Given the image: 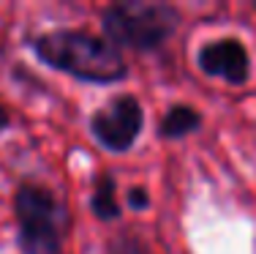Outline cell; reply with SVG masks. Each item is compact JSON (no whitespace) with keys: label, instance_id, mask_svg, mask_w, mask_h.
Masks as SVG:
<instances>
[{"label":"cell","instance_id":"6da1fadb","mask_svg":"<svg viewBox=\"0 0 256 254\" xmlns=\"http://www.w3.org/2000/svg\"><path fill=\"white\" fill-rule=\"evenodd\" d=\"M36 52L52 69L84 82H118L126 77V60L106 39L82 30H52L36 41Z\"/></svg>","mask_w":256,"mask_h":254},{"label":"cell","instance_id":"7a4b0ae2","mask_svg":"<svg viewBox=\"0 0 256 254\" xmlns=\"http://www.w3.org/2000/svg\"><path fill=\"white\" fill-rule=\"evenodd\" d=\"M14 205L22 254H60V240L68 224L66 205L50 189L36 183L20 186Z\"/></svg>","mask_w":256,"mask_h":254},{"label":"cell","instance_id":"3957f363","mask_svg":"<svg viewBox=\"0 0 256 254\" xmlns=\"http://www.w3.org/2000/svg\"><path fill=\"white\" fill-rule=\"evenodd\" d=\"M106 41L131 50H156L178 28V11L164 3H118L104 14Z\"/></svg>","mask_w":256,"mask_h":254},{"label":"cell","instance_id":"277c9868","mask_svg":"<svg viewBox=\"0 0 256 254\" xmlns=\"http://www.w3.org/2000/svg\"><path fill=\"white\" fill-rule=\"evenodd\" d=\"M90 129L104 148L128 150L142 131V107L134 96H120L93 115Z\"/></svg>","mask_w":256,"mask_h":254},{"label":"cell","instance_id":"5b68a950","mask_svg":"<svg viewBox=\"0 0 256 254\" xmlns=\"http://www.w3.org/2000/svg\"><path fill=\"white\" fill-rule=\"evenodd\" d=\"M199 69L210 77H221L229 85H242L248 80V52L242 47V41L237 39H221V41H212L199 50Z\"/></svg>","mask_w":256,"mask_h":254},{"label":"cell","instance_id":"8992f818","mask_svg":"<svg viewBox=\"0 0 256 254\" xmlns=\"http://www.w3.org/2000/svg\"><path fill=\"white\" fill-rule=\"evenodd\" d=\"M196 126H199V112L194 110V107L178 104V107H172V110L166 112V118H164V123H161V134L174 140V137L191 134Z\"/></svg>","mask_w":256,"mask_h":254},{"label":"cell","instance_id":"52a82bcc","mask_svg":"<svg viewBox=\"0 0 256 254\" xmlns=\"http://www.w3.org/2000/svg\"><path fill=\"white\" fill-rule=\"evenodd\" d=\"M93 210L101 219H114L120 213L118 197H114V178L109 172H101L96 180V191H93Z\"/></svg>","mask_w":256,"mask_h":254},{"label":"cell","instance_id":"ba28073f","mask_svg":"<svg viewBox=\"0 0 256 254\" xmlns=\"http://www.w3.org/2000/svg\"><path fill=\"white\" fill-rule=\"evenodd\" d=\"M112 254H148V251H144L139 243H134V240H123V243L114 246Z\"/></svg>","mask_w":256,"mask_h":254},{"label":"cell","instance_id":"9c48e42d","mask_svg":"<svg viewBox=\"0 0 256 254\" xmlns=\"http://www.w3.org/2000/svg\"><path fill=\"white\" fill-rule=\"evenodd\" d=\"M128 202H131L134 208H148L150 199H148V194H144V189H134L131 197H128Z\"/></svg>","mask_w":256,"mask_h":254},{"label":"cell","instance_id":"30bf717a","mask_svg":"<svg viewBox=\"0 0 256 254\" xmlns=\"http://www.w3.org/2000/svg\"><path fill=\"white\" fill-rule=\"evenodd\" d=\"M8 123V112L3 110V104H0V129H3V126Z\"/></svg>","mask_w":256,"mask_h":254}]
</instances>
